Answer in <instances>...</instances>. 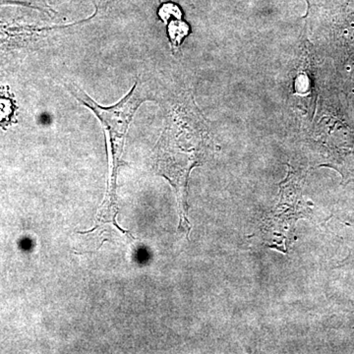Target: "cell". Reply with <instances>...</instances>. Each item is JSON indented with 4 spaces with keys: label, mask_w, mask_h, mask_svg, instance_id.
Wrapping results in <instances>:
<instances>
[{
    "label": "cell",
    "mask_w": 354,
    "mask_h": 354,
    "mask_svg": "<svg viewBox=\"0 0 354 354\" xmlns=\"http://www.w3.org/2000/svg\"><path fill=\"white\" fill-rule=\"evenodd\" d=\"M65 86L75 99L92 111L97 120L101 121L108 138L111 152V177L113 178L118 169L128 128L137 109L142 102L148 100V97L144 93L143 88H140L138 83H136L131 91L118 104L111 106H102L74 84Z\"/></svg>",
    "instance_id": "6da1fadb"
},
{
    "label": "cell",
    "mask_w": 354,
    "mask_h": 354,
    "mask_svg": "<svg viewBox=\"0 0 354 354\" xmlns=\"http://www.w3.org/2000/svg\"><path fill=\"white\" fill-rule=\"evenodd\" d=\"M158 15L165 22L169 23V38L174 46H178L184 37L187 36L189 28L183 20V13L174 3H165L160 7Z\"/></svg>",
    "instance_id": "7a4b0ae2"
},
{
    "label": "cell",
    "mask_w": 354,
    "mask_h": 354,
    "mask_svg": "<svg viewBox=\"0 0 354 354\" xmlns=\"http://www.w3.org/2000/svg\"><path fill=\"white\" fill-rule=\"evenodd\" d=\"M17 109V102L10 88H2L0 90V127L2 129L6 130L14 123H17L16 120Z\"/></svg>",
    "instance_id": "3957f363"
},
{
    "label": "cell",
    "mask_w": 354,
    "mask_h": 354,
    "mask_svg": "<svg viewBox=\"0 0 354 354\" xmlns=\"http://www.w3.org/2000/svg\"><path fill=\"white\" fill-rule=\"evenodd\" d=\"M115 1H118V0H94V3L97 9H104Z\"/></svg>",
    "instance_id": "277c9868"
}]
</instances>
